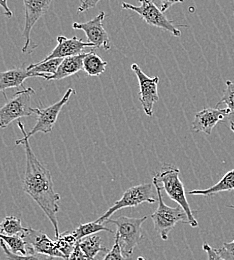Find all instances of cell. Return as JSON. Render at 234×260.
Returning <instances> with one entry per match:
<instances>
[{"label":"cell","instance_id":"1","mask_svg":"<svg viewBox=\"0 0 234 260\" xmlns=\"http://www.w3.org/2000/svg\"><path fill=\"white\" fill-rule=\"evenodd\" d=\"M16 145L23 144L26 156V167L22 183V189L29 195L43 210L55 230V236L60 235L57 212L59 210L58 202L61 199L59 193L54 191L53 180L50 171L40 162L34 154L28 140L17 139Z\"/></svg>","mask_w":234,"mask_h":260},{"label":"cell","instance_id":"2","mask_svg":"<svg viewBox=\"0 0 234 260\" xmlns=\"http://www.w3.org/2000/svg\"><path fill=\"white\" fill-rule=\"evenodd\" d=\"M179 173L180 170L176 166L166 163L162 165L160 170L153 176V184L158 185L161 190L164 189L169 198L182 207L187 215L188 224L191 228H197L198 222L195 219L193 211L188 204L184 185L180 180Z\"/></svg>","mask_w":234,"mask_h":260},{"label":"cell","instance_id":"3","mask_svg":"<svg viewBox=\"0 0 234 260\" xmlns=\"http://www.w3.org/2000/svg\"><path fill=\"white\" fill-rule=\"evenodd\" d=\"M147 219V216L133 218L127 216H120L118 218H109L105 223H113L117 228L115 234V241L121 247L123 254L128 258L133 254L134 248L143 239L142 224Z\"/></svg>","mask_w":234,"mask_h":260},{"label":"cell","instance_id":"4","mask_svg":"<svg viewBox=\"0 0 234 260\" xmlns=\"http://www.w3.org/2000/svg\"><path fill=\"white\" fill-rule=\"evenodd\" d=\"M153 185L156 189L158 206L154 213L151 214V219L153 221L155 231L160 235L161 239L168 240L170 231L175 228V225L178 222L188 224V218L180 205L176 207H170L166 205L162 197L161 188L156 184Z\"/></svg>","mask_w":234,"mask_h":260},{"label":"cell","instance_id":"5","mask_svg":"<svg viewBox=\"0 0 234 260\" xmlns=\"http://www.w3.org/2000/svg\"><path fill=\"white\" fill-rule=\"evenodd\" d=\"M72 94H75V90L73 88H68L63 98H61L59 101L55 102L54 104L46 108H34V113L37 115V120L34 128L30 130V132H26L23 123L21 121H18L17 122L18 127L23 134V138H21V140H28L31 136H34V134L38 132L50 133L53 129L54 124L57 121V118L61 109L69 101L70 96Z\"/></svg>","mask_w":234,"mask_h":260},{"label":"cell","instance_id":"6","mask_svg":"<svg viewBox=\"0 0 234 260\" xmlns=\"http://www.w3.org/2000/svg\"><path fill=\"white\" fill-rule=\"evenodd\" d=\"M140 5L134 6L132 4L122 2L121 6L123 9H129L140 15V17L149 25L161 28L165 31L172 33L175 37H179L181 31L178 27L185 26L181 24H175L172 20H169L164 13L159 9L153 0H138Z\"/></svg>","mask_w":234,"mask_h":260},{"label":"cell","instance_id":"7","mask_svg":"<svg viewBox=\"0 0 234 260\" xmlns=\"http://www.w3.org/2000/svg\"><path fill=\"white\" fill-rule=\"evenodd\" d=\"M155 192L156 189L153 183H143L132 186L128 188L121 196V198L117 200L96 221L98 223L105 222L107 219L110 218L112 214L122 208L136 207L142 203L153 204L156 202Z\"/></svg>","mask_w":234,"mask_h":260},{"label":"cell","instance_id":"8","mask_svg":"<svg viewBox=\"0 0 234 260\" xmlns=\"http://www.w3.org/2000/svg\"><path fill=\"white\" fill-rule=\"evenodd\" d=\"M35 90L31 87L17 91L14 98L8 100L0 107V128L7 127L12 121L21 117H28L34 113V108L30 106L31 96Z\"/></svg>","mask_w":234,"mask_h":260},{"label":"cell","instance_id":"9","mask_svg":"<svg viewBox=\"0 0 234 260\" xmlns=\"http://www.w3.org/2000/svg\"><path fill=\"white\" fill-rule=\"evenodd\" d=\"M131 70L135 73L139 83V98L142 104L143 110L147 116L153 115V106L159 100L158 95V82L159 77H149L147 76L138 65L133 63L131 65Z\"/></svg>","mask_w":234,"mask_h":260},{"label":"cell","instance_id":"10","mask_svg":"<svg viewBox=\"0 0 234 260\" xmlns=\"http://www.w3.org/2000/svg\"><path fill=\"white\" fill-rule=\"evenodd\" d=\"M25 23L22 36L25 40L22 47V52L26 53L31 44V30L36 22L48 11L52 0H23Z\"/></svg>","mask_w":234,"mask_h":260},{"label":"cell","instance_id":"11","mask_svg":"<svg viewBox=\"0 0 234 260\" xmlns=\"http://www.w3.org/2000/svg\"><path fill=\"white\" fill-rule=\"evenodd\" d=\"M104 18L105 13L101 12L96 17L87 22H74L72 24V28L75 30H83L86 34L88 42L94 44L97 48H103L104 50L108 51L111 44L109 36L103 27Z\"/></svg>","mask_w":234,"mask_h":260},{"label":"cell","instance_id":"12","mask_svg":"<svg viewBox=\"0 0 234 260\" xmlns=\"http://www.w3.org/2000/svg\"><path fill=\"white\" fill-rule=\"evenodd\" d=\"M21 236L24 238L27 247L34 252L66 260L65 256L56 247L55 242L52 241L43 231L27 228L26 232L21 234Z\"/></svg>","mask_w":234,"mask_h":260},{"label":"cell","instance_id":"13","mask_svg":"<svg viewBox=\"0 0 234 260\" xmlns=\"http://www.w3.org/2000/svg\"><path fill=\"white\" fill-rule=\"evenodd\" d=\"M57 46L48 54L43 60L47 61L54 58H66L69 56H74L82 54L83 50L87 47L95 48V45L90 42H84L81 39H78L76 36L72 38H66L63 35L57 37Z\"/></svg>","mask_w":234,"mask_h":260},{"label":"cell","instance_id":"14","mask_svg":"<svg viewBox=\"0 0 234 260\" xmlns=\"http://www.w3.org/2000/svg\"><path fill=\"white\" fill-rule=\"evenodd\" d=\"M229 112L228 108H204L195 115L192 128L195 132L210 135L216 124L228 116Z\"/></svg>","mask_w":234,"mask_h":260},{"label":"cell","instance_id":"15","mask_svg":"<svg viewBox=\"0 0 234 260\" xmlns=\"http://www.w3.org/2000/svg\"><path fill=\"white\" fill-rule=\"evenodd\" d=\"M87 53H82L74 56L63 58L57 71L52 75H45L46 80H60L76 74L78 71L83 70V60Z\"/></svg>","mask_w":234,"mask_h":260},{"label":"cell","instance_id":"16","mask_svg":"<svg viewBox=\"0 0 234 260\" xmlns=\"http://www.w3.org/2000/svg\"><path fill=\"white\" fill-rule=\"evenodd\" d=\"M29 77H32V74L27 71V68H12L0 72V92L22 86Z\"/></svg>","mask_w":234,"mask_h":260},{"label":"cell","instance_id":"17","mask_svg":"<svg viewBox=\"0 0 234 260\" xmlns=\"http://www.w3.org/2000/svg\"><path fill=\"white\" fill-rule=\"evenodd\" d=\"M234 190V169L228 171L216 184L206 189L191 190L188 192L189 195H199V196H212L219 192L232 191Z\"/></svg>","mask_w":234,"mask_h":260},{"label":"cell","instance_id":"18","mask_svg":"<svg viewBox=\"0 0 234 260\" xmlns=\"http://www.w3.org/2000/svg\"><path fill=\"white\" fill-rule=\"evenodd\" d=\"M63 58H54L47 61H40L37 63L30 64L27 67V71L32 74V77H42L44 78L45 75H52L54 74L59 65L61 64Z\"/></svg>","mask_w":234,"mask_h":260},{"label":"cell","instance_id":"19","mask_svg":"<svg viewBox=\"0 0 234 260\" xmlns=\"http://www.w3.org/2000/svg\"><path fill=\"white\" fill-rule=\"evenodd\" d=\"M79 247L86 256L87 260H94L98 252H108V249L101 246V237L98 235L87 237L84 240L78 241Z\"/></svg>","mask_w":234,"mask_h":260},{"label":"cell","instance_id":"20","mask_svg":"<svg viewBox=\"0 0 234 260\" xmlns=\"http://www.w3.org/2000/svg\"><path fill=\"white\" fill-rule=\"evenodd\" d=\"M107 64V61L94 53L92 49L86 54L83 60V70L90 76H99L105 71Z\"/></svg>","mask_w":234,"mask_h":260},{"label":"cell","instance_id":"21","mask_svg":"<svg viewBox=\"0 0 234 260\" xmlns=\"http://www.w3.org/2000/svg\"><path fill=\"white\" fill-rule=\"evenodd\" d=\"M0 240L4 241L8 249L14 254L20 253V255H27L29 253L27 244L21 235L9 236L0 233Z\"/></svg>","mask_w":234,"mask_h":260},{"label":"cell","instance_id":"22","mask_svg":"<svg viewBox=\"0 0 234 260\" xmlns=\"http://www.w3.org/2000/svg\"><path fill=\"white\" fill-rule=\"evenodd\" d=\"M26 230L27 228H23L21 220L15 216H6L0 222V233L5 235H21Z\"/></svg>","mask_w":234,"mask_h":260},{"label":"cell","instance_id":"23","mask_svg":"<svg viewBox=\"0 0 234 260\" xmlns=\"http://www.w3.org/2000/svg\"><path fill=\"white\" fill-rule=\"evenodd\" d=\"M101 231H106L109 233H113V231L110 228H107L103 223H98L97 221L94 222H88L85 224H80L74 231H72L73 235L77 239V241H80L85 236H89L92 234H95Z\"/></svg>","mask_w":234,"mask_h":260},{"label":"cell","instance_id":"24","mask_svg":"<svg viewBox=\"0 0 234 260\" xmlns=\"http://www.w3.org/2000/svg\"><path fill=\"white\" fill-rule=\"evenodd\" d=\"M54 242L58 250L65 256V259L67 260L70 254L73 252L78 241L72 232H64L56 237V240Z\"/></svg>","mask_w":234,"mask_h":260},{"label":"cell","instance_id":"25","mask_svg":"<svg viewBox=\"0 0 234 260\" xmlns=\"http://www.w3.org/2000/svg\"><path fill=\"white\" fill-rule=\"evenodd\" d=\"M225 84H226V88L224 90L221 100L217 103V106L221 104H226L227 108L230 111L227 116L229 120V126H230V129L232 130V132H234V82L227 80Z\"/></svg>","mask_w":234,"mask_h":260},{"label":"cell","instance_id":"26","mask_svg":"<svg viewBox=\"0 0 234 260\" xmlns=\"http://www.w3.org/2000/svg\"><path fill=\"white\" fill-rule=\"evenodd\" d=\"M0 247L2 248L5 256L7 260H56L57 257H51V256H47V255H43V254H39L32 251L31 249H29V253L27 255H18V254H14L12 253L7 245L5 244L4 241L0 240Z\"/></svg>","mask_w":234,"mask_h":260},{"label":"cell","instance_id":"27","mask_svg":"<svg viewBox=\"0 0 234 260\" xmlns=\"http://www.w3.org/2000/svg\"><path fill=\"white\" fill-rule=\"evenodd\" d=\"M101 260H127V257L123 254L119 243L115 241L112 249L109 250L105 257Z\"/></svg>","mask_w":234,"mask_h":260},{"label":"cell","instance_id":"28","mask_svg":"<svg viewBox=\"0 0 234 260\" xmlns=\"http://www.w3.org/2000/svg\"><path fill=\"white\" fill-rule=\"evenodd\" d=\"M219 255L225 260H234V240L223 243L222 247L217 249Z\"/></svg>","mask_w":234,"mask_h":260},{"label":"cell","instance_id":"29","mask_svg":"<svg viewBox=\"0 0 234 260\" xmlns=\"http://www.w3.org/2000/svg\"><path fill=\"white\" fill-rule=\"evenodd\" d=\"M203 250L206 252V254H207V259L208 260H225L219 255L217 249L211 247V246H210L208 243H206V242L203 244Z\"/></svg>","mask_w":234,"mask_h":260},{"label":"cell","instance_id":"30","mask_svg":"<svg viewBox=\"0 0 234 260\" xmlns=\"http://www.w3.org/2000/svg\"><path fill=\"white\" fill-rule=\"evenodd\" d=\"M99 1L101 0H81V4L79 5V7L77 9V13L79 14V13H82L86 10H89V9L95 7Z\"/></svg>","mask_w":234,"mask_h":260},{"label":"cell","instance_id":"31","mask_svg":"<svg viewBox=\"0 0 234 260\" xmlns=\"http://www.w3.org/2000/svg\"><path fill=\"white\" fill-rule=\"evenodd\" d=\"M67 260H87L86 256L84 255V253H83L82 250L80 249L78 242H77V244H76V246H75L73 252L70 254V256L68 257V259Z\"/></svg>","mask_w":234,"mask_h":260},{"label":"cell","instance_id":"32","mask_svg":"<svg viewBox=\"0 0 234 260\" xmlns=\"http://www.w3.org/2000/svg\"><path fill=\"white\" fill-rule=\"evenodd\" d=\"M183 2H184V0H160L161 11L164 13L172 5H174L176 3H183Z\"/></svg>","mask_w":234,"mask_h":260},{"label":"cell","instance_id":"33","mask_svg":"<svg viewBox=\"0 0 234 260\" xmlns=\"http://www.w3.org/2000/svg\"><path fill=\"white\" fill-rule=\"evenodd\" d=\"M0 6L3 8L4 10V15L7 17V18H11L12 17V11L10 10V8L8 7V4H7V0H0Z\"/></svg>","mask_w":234,"mask_h":260},{"label":"cell","instance_id":"34","mask_svg":"<svg viewBox=\"0 0 234 260\" xmlns=\"http://www.w3.org/2000/svg\"><path fill=\"white\" fill-rule=\"evenodd\" d=\"M137 260H146L144 257H142V256H139L138 258H137Z\"/></svg>","mask_w":234,"mask_h":260},{"label":"cell","instance_id":"35","mask_svg":"<svg viewBox=\"0 0 234 260\" xmlns=\"http://www.w3.org/2000/svg\"><path fill=\"white\" fill-rule=\"evenodd\" d=\"M229 208H232V209H234V205H231V206H228Z\"/></svg>","mask_w":234,"mask_h":260},{"label":"cell","instance_id":"36","mask_svg":"<svg viewBox=\"0 0 234 260\" xmlns=\"http://www.w3.org/2000/svg\"><path fill=\"white\" fill-rule=\"evenodd\" d=\"M233 15H234V12H233Z\"/></svg>","mask_w":234,"mask_h":260}]
</instances>
